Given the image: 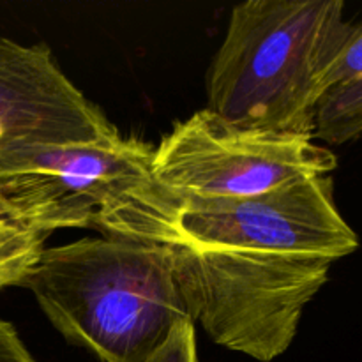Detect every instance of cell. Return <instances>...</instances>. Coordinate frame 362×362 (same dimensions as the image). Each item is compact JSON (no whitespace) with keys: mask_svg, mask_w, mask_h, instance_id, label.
<instances>
[{"mask_svg":"<svg viewBox=\"0 0 362 362\" xmlns=\"http://www.w3.org/2000/svg\"><path fill=\"white\" fill-rule=\"evenodd\" d=\"M45 233L20 225L0 214V290L21 286L45 250Z\"/></svg>","mask_w":362,"mask_h":362,"instance_id":"obj_8","label":"cell"},{"mask_svg":"<svg viewBox=\"0 0 362 362\" xmlns=\"http://www.w3.org/2000/svg\"><path fill=\"white\" fill-rule=\"evenodd\" d=\"M362 134V76L331 88L315 112V140L343 145Z\"/></svg>","mask_w":362,"mask_h":362,"instance_id":"obj_7","label":"cell"},{"mask_svg":"<svg viewBox=\"0 0 362 362\" xmlns=\"http://www.w3.org/2000/svg\"><path fill=\"white\" fill-rule=\"evenodd\" d=\"M119 133L64 74L46 45L0 37V151L67 145Z\"/></svg>","mask_w":362,"mask_h":362,"instance_id":"obj_6","label":"cell"},{"mask_svg":"<svg viewBox=\"0 0 362 362\" xmlns=\"http://www.w3.org/2000/svg\"><path fill=\"white\" fill-rule=\"evenodd\" d=\"M154 147L120 133L83 144L0 151V207L20 225L95 230L145 244L175 243L182 200L152 173Z\"/></svg>","mask_w":362,"mask_h":362,"instance_id":"obj_2","label":"cell"},{"mask_svg":"<svg viewBox=\"0 0 362 362\" xmlns=\"http://www.w3.org/2000/svg\"><path fill=\"white\" fill-rule=\"evenodd\" d=\"M21 286L67 341L103 362H145L191 320L161 244L87 237L45 247Z\"/></svg>","mask_w":362,"mask_h":362,"instance_id":"obj_4","label":"cell"},{"mask_svg":"<svg viewBox=\"0 0 362 362\" xmlns=\"http://www.w3.org/2000/svg\"><path fill=\"white\" fill-rule=\"evenodd\" d=\"M341 0H247L207 73V110L250 131L313 136L329 67L356 23Z\"/></svg>","mask_w":362,"mask_h":362,"instance_id":"obj_3","label":"cell"},{"mask_svg":"<svg viewBox=\"0 0 362 362\" xmlns=\"http://www.w3.org/2000/svg\"><path fill=\"white\" fill-rule=\"evenodd\" d=\"M336 166L313 136L240 129L207 108L177 122L152 152L154 179L180 200L258 197Z\"/></svg>","mask_w":362,"mask_h":362,"instance_id":"obj_5","label":"cell"},{"mask_svg":"<svg viewBox=\"0 0 362 362\" xmlns=\"http://www.w3.org/2000/svg\"><path fill=\"white\" fill-rule=\"evenodd\" d=\"M166 247L191 322L216 345L271 362L359 237L338 211L332 177L320 175L258 197L186 198Z\"/></svg>","mask_w":362,"mask_h":362,"instance_id":"obj_1","label":"cell"},{"mask_svg":"<svg viewBox=\"0 0 362 362\" xmlns=\"http://www.w3.org/2000/svg\"><path fill=\"white\" fill-rule=\"evenodd\" d=\"M362 76V23H356L349 41L332 66L329 67L324 80V94L331 88L345 85Z\"/></svg>","mask_w":362,"mask_h":362,"instance_id":"obj_9","label":"cell"},{"mask_svg":"<svg viewBox=\"0 0 362 362\" xmlns=\"http://www.w3.org/2000/svg\"><path fill=\"white\" fill-rule=\"evenodd\" d=\"M0 362H35L9 322L0 318Z\"/></svg>","mask_w":362,"mask_h":362,"instance_id":"obj_11","label":"cell"},{"mask_svg":"<svg viewBox=\"0 0 362 362\" xmlns=\"http://www.w3.org/2000/svg\"><path fill=\"white\" fill-rule=\"evenodd\" d=\"M145 362H198L197 331L193 322L186 320L177 324L168 339Z\"/></svg>","mask_w":362,"mask_h":362,"instance_id":"obj_10","label":"cell"}]
</instances>
